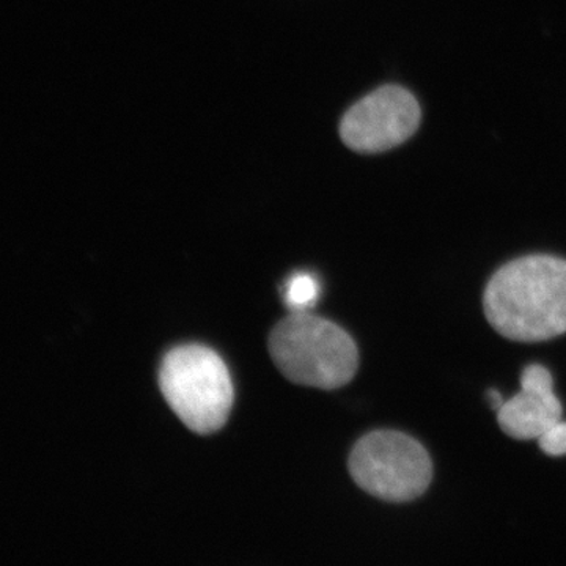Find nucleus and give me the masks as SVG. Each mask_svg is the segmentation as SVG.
<instances>
[{"label": "nucleus", "instance_id": "nucleus-1", "mask_svg": "<svg viewBox=\"0 0 566 566\" xmlns=\"http://www.w3.org/2000/svg\"><path fill=\"white\" fill-rule=\"evenodd\" d=\"M483 308L499 334L516 342H545L566 334V260L528 255L491 277Z\"/></svg>", "mask_w": 566, "mask_h": 566}, {"label": "nucleus", "instance_id": "nucleus-2", "mask_svg": "<svg viewBox=\"0 0 566 566\" xmlns=\"http://www.w3.org/2000/svg\"><path fill=\"white\" fill-rule=\"evenodd\" d=\"M275 367L294 385L338 389L359 367V352L340 326L304 312L286 316L270 335Z\"/></svg>", "mask_w": 566, "mask_h": 566}, {"label": "nucleus", "instance_id": "nucleus-3", "mask_svg": "<svg viewBox=\"0 0 566 566\" xmlns=\"http://www.w3.org/2000/svg\"><path fill=\"white\" fill-rule=\"evenodd\" d=\"M159 386L175 415L196 433H214L229 420L232 378L222 357L207 346H178L167 354Z\"/></svg>", "mask_w": 566, "mask_h": 566}, {"label": "nucleus", "instance_id": "nucleus-4", "mask_svg": "<svg viewBox=\"0 0 566 566\" xmlns=\"http://www.w3.org/2000/svg\"><path fill=\"white\" fill-rule=\"evenodd\" d=\"M348 465L357 486L387 502L415 501L433 479L427 449L400 431L379 430L364 436L354 446Z\"/></svg>", "mask_w": 566, "mask_h": 566}, {"label": "nucleus", "instance_id": "nucleus-5", "mask_svg": "<svg viewBox=\"0 0 566 566\" xmlns=\"http://www.w3.org/2000/svg\"><path fill=\"white\" fill-rule=\"evenodd\" d=\"M416 96L400 85H385L349 107L340 122V137L357 153H381L403 144L420 125Z\"/></svg>", "mask_w": 566, "mask_h": 566}, {"label": "nucleus", "instance_id": "nucleus-6", "mask_svg": "<svg viewBox=\"0 0 566 566\" xmlns=\"http://www.w3.org/2000/svg\"><path fill=\"white\" fill-rule=\"evenodd\" d=\"M564 406L554 392V379L543 365H527L521 375V392L497 411L502 431L517 441H538L562 422Z\"/></svg>", "mask_w": 566, "mask_h": 566}, {"label": "nucleus", "instance_id": "nucleus-7", "mask_svg": "<svg viewBox=\"0 0 566 566\" xmlns=\"http://www.w3.org/2000/svg\"><path fill=\"white\" fill-rule=\"evenodd\" d=\"M319 286L316 279L308 274H296L286 285V304L296 312L312 307L318 300Z\"/></svg>", "mask_w": 566, "mask_h": 566}, {"label": "nucleus", "instance_id": "nucleus-8", "mask_svg": "<svg viewBox=\"0 0 566 566\" xmlns=\"http://www.w3.org/2000/svg\"><path fill=\"white\" fill-rule=\"evenodd\" d=\"M539 449L547 457H565L566 455V422L562 420L554 424L547 433L538 439Z\"/></svg>", "mask_w": 566, "mask_h": 566}, {"label": "nucleus", "instance_id": "nucleus-9", "mask_svg": "<svg viewBox=\"0 0 566 566\" xmlns=\"http://www.w3.org/2000/svg\"><path fill=\"white\" fill-rule=\"evenodd\" d=\"M491 403H493L494 408L501 409V406L504 405V398L502 395L497 392V390H491L490 392Z\"/></svg>", "mask_w": 566, "mask_h": 566}]
</instances>
